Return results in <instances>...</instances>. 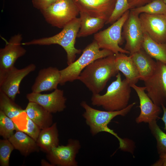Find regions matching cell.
<instances>
[{
  "label": "cell",
  "mask_w": 166,
  "mask_h": 166,
  "mask_svg": "<svg viewBox=\"0 0 166 166\" xmlns=\"http://www.w3.org/2000/svg\"><path fill=\"white\" fill-rule=\"evenodd\" d=\"M115 54L98 59L86 67L78 80L83 83L93 94H99L111 78L119 72L115 63Z\"/></svg>",
  "instance_id": "cell-1"
},
{
  "label": "cell",
  "mask_w": 166,
  "mask_h": 166,
  "mask_svg": "<svg viewBox=\"0 0 166 166\" xmlns=\"http://www.w3.org/2000/svg\"><path fill=\"white\" fill-rule=\"evenodd\" d=\"M136 104L134 102L128 105L124 109L115 111H102L94 109L85 101H82L81 106L85 109L82 116L86 124L90 128L92 135L95 136L101 132L109 133L117 138L119 142L120 148L123 150L128 147L126 140L120 138L113 130L108 127V124L115 117L118 116H125Z\"/></svg>",
  "instance_id": "cell-2"
},
{
  "label": "cell",
  "mask_w": 166,
  "mask_h": 166,
  "mask_svg": "<svg viewBox=\"0 0 166 166\" xmlns=\"http://www.w3.org/2000/svg\"><path fill=\"white\" fill-rule=\"evenodd\" d=\"M116 77L105 94H92L91 101L93 105L101 106L108 111L120 110L128 106L131 96V85L125 79L122 80L119 72Z\"/></svg>",
  "instance_id": "cell-3"
},
{
  "label": "cell",
  "mask_w": 166,
  "mask_h": 166,
  "mask_svg": "<svg viewBox=\"0 0 166 166\" xmlns=\"http://www.w3.org/2000/svg\"><path fill=\"white\" fill-rule=\"evenodd\" d=\"M80 26V18L73 19L63 28L57 34L50 37L34 39L22 43V45H49L58 44L61 46L67 54L68 65L74 62L76 54L81 53V50L75 47L76 38Z\"/></svg>",
  "instance_id": "cell-4"
},
{
  "label": "cell",
  "mask_w": 166,
  "mask_h": 166,
  "mask_svg": "<svg viewBox=\"0 0 166 166\" xmlns=\"http://www.w3.org/2000/svg\"><path fill=\"white\" fill-rule=\"evenodd\" d=\"M97 42L94 40L82 51L81 56L76 60L60 70L61 80L60 85H63L67 82L78 80L85 68L95 61L114 54L111 51L100 49Z\"/></svg>",
  "instance_id": "cell-5"
},
{
  "label": "cell",
  "mask_w": 166,
  "mask_h": 166,
  "mask_svg": "<svg viewBox=\"0 0 166 166\" xmlns=\"http://www.w3.org/2000/svg\"><path fill=\"white\" fill-rule=\"evenodd\" d=\"M129 12L130 10H127L110 26L94 34V40L100 49L111 51L116 55L119 53L129 54L128 51L119 46L123 43L122 28Z\"/></svg>",
  "instance_id": "cell-6"
},
{
  "label": "cell",
  "mask_w": 166,
  "mask_h": 166,
  "mask_svg": "<svg viewBox=\"0 0 166 166\" xmlns=\"http://www.w3.org/2000/svg\"><path fill=\"white\" fill-rule=\"evenodd\" d=\"M40 11L48 23L60 28L77 18L80 12L72 0H59Z\"/></svg>",
  "instance_id": "cell-7"
},
{
  "label": "cell",
  "mask_w": 166,
  "mask_h": 166,
  "mask_svg": "<svg viewBox=\"0 0 166 166\" xmlns=\"http://www.w3.org/2000/svg\"><path fill=\"white\" fill-rule=\"evenodd\" d=\"M153 74L144 81L145 91L156 105H166V64L156 61Z\"/></svg>",
  "instance_id": "cell-8"
},
{
  "label": "cell",
  "mask_w": 166,
  "mask_h": 166,
  "mask_svg": "<svg viewBox=\"0 0 166 166\" xmlns=\"http://www.w3.org/2000/svg\"><path fill=\"white\" fill-rule=\"evenodd\" d=\"M139 14L131 9L122 28V34L126 41L124 49L132 54L142 49L144 33Z\"/></svg>",
  "instance_id": "cell-9"
},
{
  "label": "cell",
  "mask_w": 166,
  "mask_h": 166,
  "mask_svg": "<svg viewBox=\"0 0 166 166\" xmlns=\"http://www.w3.org/2000/svg\"><path fill=\"white\" fill-rule=\"evenodd\" d=\"M21 34H18L10 38L5 47L0 49V81L14 66L16 60L24 56L26 50L22 45Z\"/></svg>",
  "instance_id": "cell-10"
},
{
  "label": "cell",
  "mask_w": 166,
  "mask_h": 166,
  "mask_svg": "<svg viewBox=\"0 0 166 166\" xmlns=\"http://www.w3.org/2000/svg\"><path fill=\"white\" fill-rule=\"evenodd\" d=\"M81 148L80 141L70 139L66 145H58L47 153V158L53 165L77 166L76 158Z\"/></svg>",
  "instance_id": "cell-11"
},
{
  "label": "cell",
  "mask_w": 166,
  "mask_h": 166,
  "mask_svg": "<svg viewBox=\"0 0 166 166\" xmlns=\"http://www.w3.org/2000/svg\"><path fill=\"white\" fill-rule=\"evenodd\" d=\"M139 17L144 33L157 42H166V14L142 13Z\"/></svg>",
  "instance_id": "cell-12"
},
{
  "label": "cell",
  "mask_w": 166,
  "mask_h": 166,
  "mask_svg": "<svg viewBox=\"0 0 166 166\" xmlns=\"http://www.w3.org/2000/svg\"><path fill=\"white\" fill-rule=\"evenodd\" d=\"M36 69V65L33 63L21 69L14 67L0 81V91L14 101L17 95L20 93L19 86L22 80Z\"/></svg>",
  "instance_id": "cell-13"
},
{
  "label": "cell",
  "mask_w": 166,
  "mask_h": 166,
  "mask_svg": "<svg viewBox=\"0 0 166 166\" xmlns=\"http://www.w3.org/2000/svg\"><path fill=\"white\" fill-rule=\"evenodd\" d=\"M29 102L37 103L51 113L62 112L66 107L64 91L57 88L48 94L32 92L26 95Z\"/></svg>",
  "instance_id": "cell-14"
},
{
  "label": "cell",
  "mask_w": 166,
  "mask_h": 166,
  "mask_svg": "<svg viewBox=\"0 0 166 166\" xmlns=\"http://www.w3.org/2000/svg\"><path fill=\"white\" fill-rule=\"evenodd\" d=\"M79 12L107 21L111 15L117 0H72Z\"/></svg>",
  "instance_id": "cell-15"
},
{
  "label": "cell",
  "mask_w": 166,
  "mask_h": 166,
  "mask_svg": "<svg viewBox=\"0 0 166 166\" xmlns=\"http://www.w3.org/2000/svg\"><path fill=\"white\" fill-rule=\"evenodd\" d=\"M136 92L140 101V113L135 120L137 124L143 122L149 123L159 118V116L162 113L160 107L155 104L152 100L145 93V88L139 86L136 84L131 85Z\"/></svg>",
  "instance_id": "cell-16"
},
{
  "label": "cell",
  "mask_w": 166,
  "mask_h": 166,
  "mask_svg": "<svg viewBox=\"0 0 166 166\" xmlns=\"http://www.w3.org/2000/svg\"><path fill=\"white\" fill-rule=\"evenodd\" d=\"M61 80L60 70L49 67L41 69L31 87L32 92L41 93L57 89Z\"/></svg>",
  "instance_id": "cell-17"
},
{
  "label": "cell",
  "mask_w": 166,
  "mask_h": 166,
  "mask_svg": "<svg viewBox=\"0 0 166 166\" xmlns=\"http://www.w3.org/2000/svg\"><path fill=\"white\" fill-rule=\"evenodd\" d=\"M138 70L140 80L144 81L154 73L156 62L143 49L129 55Z\"/></svg>",
  "instance_id": "cell-18"
},
{
  "label": "cell",
  "mask_w": 166,
  "mask_h": 166,
  "mask_svg": "<svg viewBox=\"0 0 166 166\" xmlns=\"http://www.w3.org/2000/svg\"><path fill=\"white\" fill-rule=\"evenodd\" d=\"M25 111L28 116L41 130L53 124L52 113L37 103L29 102Z\"/></svg>",
  "instance_id": "cell-19"
},
{
  "label": "cell",
  "mask_w": 166,
  "mask_h": 166,
  "mask_svg": "<svg viewBox=\"0 0 166 166\" xmlns=\"http://www.w3.org/2000/svg\"><path fill=\"white\" fill-rule=\"evenodd\" d=\"M115 63L117 70L122 73L131 85L137 83L140 80L139 73L129 56L122 53L115 54Z\"/></svg>",
  "instance_id": "cell-20"
},
{
  "label": "cell",
  "mask_w": 166,
  "mask_h": 166,
  "mask_svg": "<svg viewBox=\"0 0 166 166\" xmlns=\"http://www.w3.org/2000/svg\"><path fill=\"white\" fill-rule=\"evenodd\" d=\"M8 139L14 149L18 150L22 155L25 156L32 152L39 151V147L36 141L22 131H16Z\"/></svg>",
  "instance_id": "cell-21"
},
{
  "label": "cell",
  "mask_w": 166,
  "mask_h": 166,
  "mask_svg": "<svg viewBox=\"0 0 166 166\" xmlns=\"http://www.w3.org/2000/svg\"><path fill=\"white\" fill-rule=\"evenodd\" d=\"M80 26L77 37H85L95 33L102 28L106 20L102 18L91 16L79 12Z\"/></svg>",
  "instance_id": "cell-22"
},
{
  "label": "cell",
  "mask_w": 166,
  "mask_h": 166,
  "mask_svg": "<svg viewBox=\"0 0 166 166\" xmlns=\"http://www.w3.org/2000/svg\"><path fill=\"white\" fill-rule=\"evenodd\" d=\"M36 142L39 147L46 153L53 148L59 145V134L56 123L41 129Z\"/></svg>",
  "instance_id": "cell-23"
},
{
  "label": "cell",
  "mask_w": 166,
  "mask_h": 166,
  "mask_svg": "<svg viewBox=\"0 0 166 166\" xmlns=\"http://www.w3.org/2000/svg\"><path fill=\"white\" fill-rule=\"evenodd\" d=\"M142 49L156 61L166 64V42H157L144 33Z\"/></svg>",
  "instance_id": "cell-24"
},
{
  "label": "cell",
  "mask_w": 166,
  "mask_h": 166,
  "mask_svg": "<svg viewBox=\"0 0 166 166\" xmlns=\"http://www.w3.org/2000/svg\"><path fill=\"white\" fill-rule=\"evenodd\" d=\"M12 120L15 124L16 131L24 132L36 141L41 129L28 116L25 109Z\"/></svg>",
  "instance_id": "cell-25"
},
{
  "label": "cell",
  "mask_w": 166,
  "mask_h": 166,
  "mask_svg": "<svg viewBox=\"0 0 166 166\" xmlns=\"http://www.w3.org/2000/svg\"><path fill=\"white\" fill-rule=\"evenodd\" d=\"M0 110L12 120L25 111L3 92L0 91Z\"/></svg>",
  "instance_id": "cell-26"
},
{
  "label": "cell",
  "mask_w": 166,
  "mask_h": 166,
  "mask_svg": "<svg viewBox=\"0 0 166 166\" xmlns=\"http://www.w3.org/2000/svg\"><path fill=\"white\" fill-rule=\"evenodd\" d=\"M130 9L139 15L142 13L151 14H166V4L163 0H153L143 6Z\"/></svg>",
  "instance_id": "cell-27"
},
{
  "label": "cell",
  "mask_w": 166,
  "mask_h": 166,
  "mask_svg": "<svg viewBox=\"0 0 166 166\" xmlns=\"http://www.w3.org/2000/svg\"><path fill=\"white\" fill-rule=\"evenodd\" d=\"M149 128L156 141V148L160 155L166 153V134L162 130L154 120L148 123Z\"/></svg>",
  "instance_id": "cell-28"
},
{
  "label": "cell",
  "mask_w": 166,
  "mask_h": 166,
  "mask_svg": "<svg viewBox=\"0 0 166 166\" xmlns=\"http://www.w3.org/2000/svg\"><path fill=\"white\" fill-rule=\"evenodd\" d=\"M16 128L13 120L0 110V135L8 139L13 135Z\"/></svg>",
  "instance_id": "cell-29"
},
{
  "label": "cell",
  "mask_w": 166,
  "mask_h": 166,
  "mask_svg": "<svg viewBox=\"0 0 166 166\" xmlns=\"http://www.w3.org/2000/svg\"><path fill=\"white\" fill-rule=\"evenodd\" d=\"M130 9L128 0H117L113 10L105 24H112Z\"/></svg>",
  "instance_id": "cell-30"
},
{
  "label": "cell",
  "mask_w": 166,
  "mask_h": 166,
  "mask_svg": "<svg viewBox=\"0 0 166 166\" xmlns=\"http://www.w3.org/2000/svg\"><path fill=\"white\" fill-rule=\"evenodd\" d=\"M14 148L8 140L4 139L0 140V165L9 166L10 154Z\"/></svg>",
  "instance_id": "cell-31"
},
{
  "label": "cell",
  "mask_w": 166,
  "mask_h": 166,
  "mask_svg": "<svg viewBox=\"0 0 166 166\" xmlns=\"http://www.w3.org/2000/svg\"><path fill=\"white\" fill-rule=\"evenodd\" d=\"M59 0H32L33 6L40 10L44 9Z\"/></svg>",
  "instance_id": "cell-32"
},
{
  "label": "cell",
  "mask_w": 166,
  "mask_h": 166,
  "mask_svg": "<svg viewBox=\"0 0 166 166\" xmlns=\"http://www.w3.org/2000/svg\"><path fill=\"white\" fill-rule=\"evenodd\" d=\"M153 0H128L131 9L143 6Z\"/></svg>",
  "instance_id": "cell-33"
},
{
  "label": "cell",
  "mask_w": 166,
  "mask_h": 166,
  "mask_svg": "<svg viewBox=\"0 0 166 166\" xmlns=\"http://www.w3.org/2000/svg\"><path fill=\"white\" fill-rule=\"evenodd\" d=\"M152 166H166V153L159 155V158L152 165Z\"/></svg>",
  "instance_id": "cell-34"
},
{
  "label": "cell",
  "mask_w": 166,
  "mask_h": 166,
  "mask_svg": "<svg viewBox=\"0 0 166 166\" xmlns=\"http://www.w3.org/2000/svg\"><path fill=\"white\" fill-rule=\"evenodd\" d=\"M161 107L163 112V116L161 119L164 122V127L163 128L166 131V108L165 106L163 105H162Z\"/></svg>",
  "instance_id": "cell-35"
},
{
  "label": "cell",
  "mask_w": 166,
  "mask_h": 166,
  "mask_svg": "<svg viewBox=\"0 0 166 166\" xmlns=\"http://www.w3.org/2000/svg\"><path fill=\"white\" fill-rule=\"evenodd\" d=\"M41 165L42 166H53V165L51 164L48 163L44 160H42L41 162Z\"/></svg>",
  "instance_id": "cell-36"
},
{
  "label": "cell",
  "mask_w": 166,
  "mask_h": 166,
  "mask_svg": "<svg viewBox=\"0 0 166 166\" xmlns=\"http://www.w3.org/2000/svg\"><path fill=\"white\" fill-rule=\"evenodd\" d=\"M164 2L166 4V0H163Z\"/></svg>",
  "instance_id": "cell-37"
}]
</instances>
